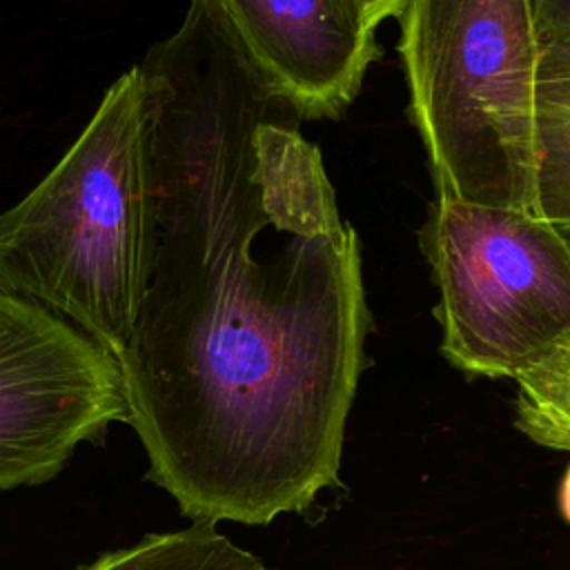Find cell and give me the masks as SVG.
<instances>
[{"mask_svg": "<svg viewBox=\"0 0 570 570\" xmlns=\"http://www.w3.org/2000/svg\"><path fill=\"white\" fill-rule=\"evenodd\" d=\"M151 265V122L134 65L58 165L0 214V287L69 321L116 358L138 323Z\"/></svg>", "mask_w": 570, "mask_h": 570, "instance_id": "cell-1", "label": "cell"}, {"mask_svg": "<svg viewBox=\"0 0 570 570\" xmlns=\"http://www.w3.org/2000/svg\"><path fill=\"white\" fill-rule=\"evenodd\" d=\"M396 20L436 194L534 212L532 0H403Z\"/></svg>", "mask_w": 570, "mask_h": 570, "instance_id": "cell-2", "label": "cell"}, {"mask_svg": "<svg viewBox=\"0 0 570 570\" xmlns=\"http://www.w3.org/2000/svg\"><path fill=\"white\" fill-rule=\"evenodd\" d=\"M421 245L456 370L517 379L570 345V238L537 212L436 194Z\"/></svg>", "mask_w": 570, "mask_h": 570, "instance_id": "cell-3", "label": "cell"}, {"mask_svg": "<svg viewBox=\"0 0 570 570\" xmlns=\"http://www.w3.org/2000/svg\"><path fill=\"white\" fill-rule=\"evenodd\" d=\"M118 421L127 423V405L116 358L0 287V490L49 481Z\"/></svg>", "mask_w": 570, "mask_h": 570, "instance_id": "cell-4", "label": "cell"}, {"mask_svg": "<svg viewBox=\"0 0 570 570\" xmlns=\"http://www.w3.org/2000/svg\"><path fill=\"white\" fill-rule=\"evenodd\" d=\"M263 71L307 118L338 116L379 56L356 0H218Z\"/></svg>", "mask_w": 570, "mask_h": 570, "instance_id": "cell-5", "label": "cell"}, {"mask_svg": "<svg viewBox=\"0 0 570 570\" xmlns=\"http://www.w3.org/2000/svg\"><path fill=\"white\" fill-rule=\"evenodd\" d=\"M534 212L570 238V47L541 45L534 87Z\"/></svg>", "mask_w": 570, "mask_h": 570, "instance_id": "cell-6", "label": "cell"}, {"mask_svg": "<svg viewBox=\"0 0 570 570\" xmlns=\"http://www.w3.org/2000/svg\"><path fill=\"white\" fill-rule=\"evenodd\" d=\"M82 570H267L214 523H191L185 530L147 534L142 541L102 554Z\"/></svg>", "mask_w": 570, "mask_h": 570, "instance_id": "cell-7", "label": "cell"}, {"mask_svg": "<svg viewBox=\"0 0 570 570\" xmlns=\"http://www.w3.org/2000/svg\"><path fill=\"white\" fill-rule=\"evenodd\" d=\"M514 381L517 430L543 448L570 450V345Z\"/></svg>", "mask_w": 570, "mask_h": 570, "instance_id": "cell-8", "label": "cell"}, {"mask_svg": "<svg viewBox=\"0 0 570 570\" xmlns=\"http://www.w3.org/2000/svg\"><path fill=\"white\" fill-rule=\"evenodd\" d=\"M541 45L570 47V0H532Z\"/></svg>", "mask_w": 570, "mask_h": 570, "instance_id": "cell-9", "label": "cell"}, {"mask_svg": "<svg viewBox=\"0 0 570 570\" xmlns=\"http://www.w3.org/2000/svg\"><path fill=\"white\" fill-rule=\"evenodd\" d=\"M356 2H358V7L363 9L365 18H367L374 27H379L385 18L396 16V11H399V7H401L403 0H356Z\"/></svg>", "mask_w": 570, "mask_h": 570, "instance_id": "cell-10", "label": "cell"}, {"mask_svg": "<svg viewBox=\"0 0 570 570\" xmlns=\"http://www.w3.org/2000/svg\"><path fill=\"white\" fill-rule=\"evenodd\" d=\"M559 510H561V517L570 523V465L559 488Z\"/></svg>", "mask_w": 570, "mask_h": 570, "instance_id": "cell-11", "label": "cell"}]
</instances>
